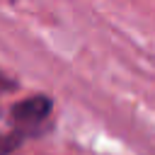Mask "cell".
Masks as SVG:
<instances>
[{
    "mask_svg": "<svg viewBox=\"0 0 155 155\" xmlns=\"http://www.w3.org/2000/svg\"><path fill=\"white\" fill-rule=\"evenodd\" d=\"M53 102L46 94H29L10 107V133L22 143L24 138L39 136L51 121Z\"/></svg>",
    "mask_w": 155,
    "mask_h": 155,
    "instance_id": "6da1fadb",
    "label": "cell"
},
{
    "mask_svg": "<svg viewBox=\"0 0 155 155\" xmlns=\"http://www.w3.org/2000/svg\"><path fill=\"white\" fill-rule=\"evenodd\" d=\"M15 87H17V82H15L10 75H5V73L0 70V94H2V92H12Z\"/></svg>",
    "mask_w": 155,
    "mask_h": 155,
    "instance_id": "7a4b0ae2",
    "label": "cell"
}]
</instances>
